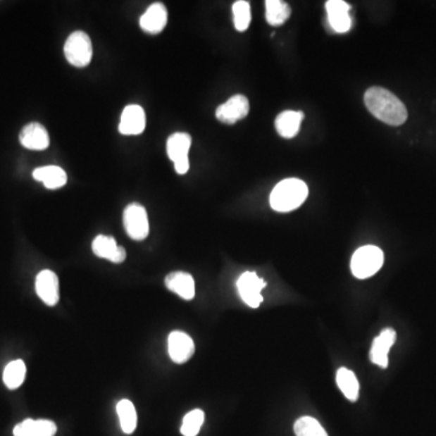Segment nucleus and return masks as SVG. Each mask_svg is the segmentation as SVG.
I'll return each instance as SVG.
<instances>
[{"instance_id": "obj_1", "label": "nucleus", "mask_w": 436, "mask_h": 436, "mask_svg": "<svg viewBox=\"0 0 436 436\" xmlns=\"http://www.w3.org/2000/svg\"><path fill=\"white\" fill-rule=\"evenodd\" d=\"M363 99L368 112L388 125L400 126L407 120L409 113L406 106L387 89L370 87L365 92Z\"/></svg>"}, {"instance_id": "obj_2", "label": "nucleus", "mask_w": 436, "mask_h": 436, "mask_svg": "<svg viewBox=\"0 0 436 436\" xmlns=\"http://www.w3.org/2000/svg\"><path fill=\"white\" fill-rule=\"evenodd\" d=\"M308 197V186L298 178H286L273 189L269 203L278 212L294 211Z\"/></svg>"}, {"instance_id": "obj_3", "label": "nucleus", "mask_w": 436, "mask_h": 436, "mask_svg": "<svg viewBox=\"0 0 436 436\" xmlns=\"http://www.w3.org/2000/svg\"><path fill=\"white\" fill-rule=\"evenodd\" d=\"M385 262L383 251L373 245L360 247L351 257V273L358 279H367L375 275Z\"/></svg>"}, {"instance_id": "obj_4", "label": "nucleus", "mask_w": 436, "mask_h": 436, "mask_svg": "<svg viewBox=\"0 0 436 436\" xmlns=\"http://www.w3.org/2000/svg\"><path fill=\"white\" fill-rule=\"evenodd\" d=\"M65 56L74 67H87L92 58V43L90 37L82 30L73 32L66 40Z\"/></svg>"}, {"instance_id": "obj_5", "label": "nucleus", "mask_w": 436, "mask_h": 436, "mask_svg": "<svg viewBox=\"0 0 436 436\" xmlns=\"http://www.w3.org/2000/svg\"><path fill=\"white\" fill-rule=\"evenodd\" d=\"M190 146L192 136L187 132H176L171 135L166 142V151L170 160L175 165V170L178 175H186L189 170Z\"/></svg>"}, {"instance_id": "obj_6", "label": "nucleus", "mask_w": 436, "mask_h": 436, "mask_svg": "<svg viewBox=\"0 0 436 436\" xmlns=\"http://www.w3.org/2000/svg\"><path fill=\"white\" fill-rule=\"evenodd\" d=\"M124 227L130 238L134 240H144L149 234V220L147 211L142 205L130 204L124 211Z\"/></svg>"}, {"instance_id": "obj_7", "label": "nucleus", "mask_w": 436, "mask_h": 436, "mask_svg": "<svg viewBox=\"0 0 436 436\" xmlns=\"http://www.w3.org/2000/svg\"><path fill=\"white\" fill-rule=\"evenodd\" d=\"M266 285V281L261 279L255 272L244 273L237 282L240 297L251 308H259V304L263 302L262 289Z\"/></svg>"}, {"instance_id": "obj_8", "label": "nucleus", "mask_w": 436, "mask_h": 436, "mask_svg": "<svg viewBox=\"0 0 436 436\" xmlns=\"http://www.w3.org/2000/svg\"><path fill=\"white\" fill-rule=\"evenodd\" d=\"M249 111H250L249 99L244 95H234L216 109V118L220 123L232 125L247 117Z\"/></svg>"}, {"instance_id": "obj_9", "label": "nucleus", "mask_w": 436, "mask_h": 436, "mask_svg": "<svg viewBox=\"0 0 436 436\" xmlns=\"http://www.w3.org/2000/svg\"><path fill=\"white\" fill-rule=\"evenodd\" d=\"M35 291L40 299L50 307L56 306L60 301V282L55 273L49 269L42 270L37 275Z\"/></svg>"}, {"instance_id": "obj_10", "label": "nucleus", "mask_w": 436, "mask_h": 436, "mask_svg": "<svg viewBox=\"0 0 436 436\" xmlns=\"http://www.w3.org/2000/svg\"><path fill=\"white\" fill-rule=\"evenodd\" d=\"M146 129V113L139 104L126 106L121 113L119 132L126 136L141 135Z\"/></svg>"}, {"instance_id": "obj_11", "label": "nucleus", "mask_w": 436, "mask_h": 436, "mask_svg": "<svg viewBox=\"0 0 436 436\" xmlns=\"http://www.w3.org/2000/svg\"><path fill=\"white\" fill-rule=\"evenodd\" d=\"M328 25L337 33H347L351 28L350 5L343 0H328L326 3Z\"/></svg>"}, {"instance_id": "obj_12", "label": "nucleus", "mask_w": 436, "mask_h": 436, "mask_svg": "<svg viewBox=\"0 0 436 436\" xmlns=\"http://www.w3.org/2000/svg\"><path fill=\"white\" fill-rule=\"evenodd\" d=\"M168 344H169L170 358L173 363H187L194 354V342L187 333L181 331H173L170 333Z\"/></svg>"}, {"instance_id": "obj_13", "label": "nucleus", "mask_w": 436, "mask_h": 436, "mask_svg": "<svg viewBox=\"0 0 436 436\" xmlns=\"http://www.w3.org/2000/svg\"><path fill=\"white\" fill-rule=\"evenodd\" d=\"M397 340V332L393 328H385L380 336L375 338L372 343L371 351H370V359L375 365L387 368L389 363V350L393 347Z\"/></svg>"}, {"instance_id": "obj_14", "label": "nucleus", "mask_w": 436, "mask_h": 436, "mask_svg": "<svg viewBox=\"0 0 436 436\" xmlns=\"http://www.w3.org/2000/svg\"><path fill=\"white\" fill-rule=\"evenodd\" d=\"M20 142L27 149L44 151L50 146L48 130L39 123H30L22 129Z\"/></svg>"}, {"instance_id": "obj_15", "label": "nucleus", "mask_w": 436, "mask_h": 436, "mask_svg": "<svg viewBox=\"0 0 436 436\" xmlns=\"http://www.w3.org/2000/svg\"><path fill=\"white\" fill-rule=\"evenodd\" d=\"M168 23V9L161 3H154L139 18V26L149 35H158Z\"/></svg>"}, {"instance_id": "obj_16", "label": "nucleus", "mask_w": 436, "mask_h": 436, "mask_svg": "<svg viewBox=\"0 0 436 436\" xmlns=\"http://www.w3.org/2000/svg\"><path fill=\"white\" fill-rule=\"evenodd\" d=\"M92 251L99 259H108L113 263H123L126 259L125 249L118 247L114 239L106 235H99L94 239Z\"/></svg>"}, {"instance_id": "obj_17", "label": "nucleus", "mask_w": 436, "mask_h": 436, "mask_svg": "<svg viewBox=\"0 0 436 436\" xmlns=\"http://www.w3.org/2000/svg\"><path fill=\"white\" fill-rule=\"evenodd\" d=\"M165 285L170 291H173L186 301H190L194 298L195 281L188 273H170L169 275L165 278Z\"/></svg>"}, {"instance_id": "obj_18", "label": "nucleus", "mask_w": 436, "mask_h": 436, "mask_svg": "<svg viewBox=\"0 0 436 436\" xmlns=\"http://www.w3.org/2000/svg\"><path fill=\"white\" fill-rule=\"evenodd\" d=\"M56 432V424L48 419H26L13 428L15 436H54Z\"/></svg>"}, {"instance_id": "obj_19", "label": "nucleus", "mask_w": 436, "mask_h": 436, "mask_svg": "<svg viewBox=\"0 0 436 436\" xmlns=\"http://www.w3.org/2000/svg\"><path fill=\"white\" fill-rule=\"evenodd\" d=\"M303 118H304L303 112H296V111L281 112L275 119L278 134L284 139H294V136H297L299 132Z\"/></svg>"}, {"instance_id": "obj_20", "label": "nucleus", "mask_w": 436, "mask_h": 436, "mask_svg": "<svg viewBox=\"0 0 436 436\" xmlns=\"http://www.w3.org/2000/svg\"><path fill=\"white\" fill-rule=\"evenodd\" d=\"M35 181L43 182L44 186L49 189H57L67 183V173L60 166L49 165L38 168L33 171Z\"/></svg>"}, {"instance_id": "obj_21", "label": "nucleus", "mask_w": 436, "mask_h": 436, "mask_svg": "<svg viewBox=\"0 0 436 436\" xmlns=\"http://www.w3.org/2000/svg\"><path fill=\"white\" fill-rule=\"evenodd\" d=\"M338 388L341 389L342 393L350 401H356L360 392L359 380L355 377L354 372L350 371L346 367H341L336 375Z\"/></svg>"}, {"instance_id": "obj_22", "label": "nucleus", "mask_w": 436, "mask_h": 436, "mask_svg": "<svg viewBox=\"0 0 436 436\" xmlns=\"http://www.w3.org/2000/svg\"><path fill=\"white\" fill-rule=\"evenodd\" d=\"M291 16V9L285 1L267 0L266 1V18L269 25L280 26Z\"/></svg>"}, {"instance_id": "obj_23", "label": "nucleus", "mask_w": 436, "mask_h": 436, "mask_svg": "<svg viewBox=\"0 0 436 436\" xmlns=\"http://www.w3.org/2000/svg\"><path fill=\"white\" fill-rule=\"evenodd\" d=\"M117 412L123 432L125 434H132L137 427V413L134 404L126 399L120 400L118 402Z\"/></svg>"}, {"instance_id": "obj_24", "label": "nucleus", "mask_w": 436, "mask_h": 436, "mask_svg": "<svg viewBox=\"0 0 436 436\" xmlns=\"http://www.w3.org/2000/svg\"><path fill=\"white\" fill-rule=\"evenodd\" d=\"M26 365L22 360L11 361L5 367L4 375H3L5 385L13 390L20 388L26 378Z\"/></svg>"}, {"instance_id": "obj_25", "label": "nucleus", "mask_w": 436, "mask_h": 436, "mask_svg": "<svg viewBox=\"0 0 436 436\" xmlns=\"http://www.w3.org/2000/svg\"><path fill=\"white\" fill-rule=\"evenodd\" d=\"M294 429L296 436H328L323 425L309 416L297 419Z\"/></svg>"}, {"instance_id": "obj_26", "label": "nucleus", "mask_w": 436, "mask_h": 436, "mask_svg": "<svg viewBox=\"0 0 436 436\" xmlns=\"http://www.w3.org/2000/svg\"><path fill=\"white\" fill-rule=\"evenodd\" d=\"M234 26L239 32H245L250 26L251 8L250 3L245 0H239L233 4Z\"/></svg>"}, {"instance_id": "obj_27", "label": "nucleus", "mask_w": 436, "mask_h": 436, "mask_svg": "<svg viewBox=\"0 0 436 436\" xmlns=\"http://www.w3.org/2000/svg\"><path fill=\"white\" fill-rule=\"evenodd\" d=\"M205 421V413L201 410L190 411L183 418L181 432L183 436H197Z\"/></svg>"}]
</instances>
